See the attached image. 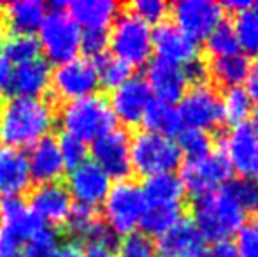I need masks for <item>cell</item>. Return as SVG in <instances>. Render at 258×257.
I'll use <instances>...</instances> for the list:
<instances>
[{"instance_id":"40","label":"cell","mask_w":258,"mask_h":257,"mask_svg":"<svg viewBox=\"0 0 258 257\" xmlns=\"http://www.w3.org/2000/svg\"><path fill=\"white\" fill-rule=\"evenodd\" d=\"M56 141H58V148H60L61 157H63L65 168L74 169V168H78L79 164L88 161V155H90L88 144L83 143L81 139L71 136V134L61 132V136L58 137Z\"/></svg>"},{"instance_id":"56","label":"cell","mask_w":258,"mask_h":257,"mask_svg":"<svg viewBox=\"0 0 258 257\" xmlns=\"http://www.w3.org/2000/svg\"><path fill=\"white\" fill-rule=\"evenodd\" d=\"M0 25H2V6H0Z\"/></svg>"},{"instance_id":"54","label":"cell","mask_w":258,"mask_h":257,"mask_svg":"<svg viewBox=\"0 0 258 257\" xmlns=\"http://www.w3.org/2000/svg\"><path fill=\"white\" fill-rule=\"evenodd\" d=\"M2 46H4V37H2V34H0V53H2Z\"/></svg>"},{"instance_id":"35","label":"cell","mask_w":258,"mask_h":257,"mask_svg":"<svg viewBox=\"0 0 258 257\" xmlns=\"http://www.w3.org/2000/svg\"><path fill=\"white\" fill-rule=\"evenodd\" d=\"M234 201L246 215H258V180L255 176H239L225 185Z\"/></svg>"},{"instance_id":"17","label":"cell","mask_w":258,"mask_h":257,"mask_svg":"<svg viewBox=\"0 0 258 257\" xmlns=\"http://www.w3.org/2000/svg\"><path fill=\"white\" fill-rule=\"evenodd\" d=\"M153 49L156 59L176 65H186L199 57V42L177 28L172 21H162L153 28Z\"/></svg>"},{"instance_id":"47","label":"cell","mask_w":258,"mask_h":257,"mask_svg":"<svg viewBox=\"0 0 258 257\" xmlns=\"http://www.w3.org/2000/svg\"><path fill=\"white\" fill-rule=\"evenodd\" d=\"M246 92L249 93L251 100H258V55L253 65L249 67V74L246 78Z\"/></svg>"},{"instance_id":"49","label":"cell","mask_w":258,"mask_h":257,"mask_svg":"<svg viewBox=\"0 0 258 257\" xmlns=\"http://www.w3.org/2000/svg\"><path fill=\"white\" fill-rule=\"evenodd\" d=\"M85 257H116L112 248L102 247V245H90L85 250Z\"/></svg>"},{"instance_id":"1","label":"cell","mask_w":258,"mask_h":257,"mask_svg":"<svg viewBox=\"0 0 258 257\" xmlns=\"http://www.w3.org/2000/svg\"><path fill=\"white\" fill-rule=\"evenodd\" d=\"M56 124V111L46 97H11L0 115V141L7 146H34L49 136Z\"/></svg>"},{"instance_id":"8","label":"cell","mask_w":258,"mask_h":257,"mask_svg":"<svg viewBox=\"0 0 258 257\" xmlns=\"http://www.w3.org/2000/svg\"><path fill=\"white\" fill-rule=\"evenodd\" d=\"M46 224L30 210L23 197H4L0 201V250L20 252V248Z\"/></svg>"},{"instance_id":"22","label":"cell","mask_w":258,"mask_h":257,"mask_svg":"<svg viewBox=\"0 0 258 257\" xmlns=\"http://www.w3.org/2000/svg\"><path fill=\"white\" fill-rule=\"evenodd\" d=\"M32 185L27 153L0 144V197H21Z\"/></svg>"},{"instance_id":"28","label":"cell","mask_w":258,"mask_h":257,"mask_svg":"<svg viewBox=\"0 0 258 257\" xmlns=\"http://www.w3.org/2000/svg\"><path fill=\"white\" fill-rule=\"evenodd\" d=\"M141 122L144 125V130L165 137L177 136L179 130L183 129V122H181V117L177 113L176 104L158 99L151 100Z\"/></svg>"},{"instance_id":"38","label":"cell","mask_w":258,"mask_h":257,"mask_svg":"<svg viewBox=\"0 0 258 257\" xmlns=\"http://www.w3.org/2000/svg\"><path fill=\"white\" fill-rule=\"evenodd\" d=\"M58 247V234L53 227H42L23 245L20 257H53Z\"/></svg>"},{"instance_id":"12","label":"cell","mask_w":258,"mask_h":257,"mask_svg":"<svg viewBox=\"0 0 258 257\" xmlns=\"http://www.w3.org/2000/svg\"><path fill=\"white\" fill-rule=\"evenodd\" d=\"M92 161L116 182L128 180L132 175L130 134L123 127H114L92 143Z\"/></svg>"},{"instance_id":"15","label":"cell","mask_w":258,"mask_h":257,"mask_svg":"<svg viewBox=\"0 0 258 257\" xmlns=\"http://www.w3.org/2000/svg\"><path fill=\"white\" fill-rule=\"evenodd\" d=\"M65 187L76 204L97 208L111 190V178L93 161H86L71 169Z\"/></svg>"},{"instance_id":"51","label":"cell","mask_w":258,"mask_h":257,"mask_svg":"<svg viewBox=\"0 0 258 257\" xmlns=\"http://www.w3.org/2000/svg\"><path fill=\"white\" fill-rule=\"evenodd\" d=\"M251 115H253V127H255V130L258 132V104L255 108H253V111H251Z\"/></svg>"},{"instance_id":"3","label":"cell","mask_w":258,"mask_h":257,"mask_svg":"<svg viewBox=\"0 0 258 257\" xmlns=\"http://www.w3.org/2000/svg\"><path fill=\"white\" fill-rule=\"evenodd\" d=\"M194 222L206 241L228 240L246 222V213L239 208L227 189H220L194 201Z\"/></svg>"},{"instance_id":"30","label":"cell","mask_w":258,"mask_h":257,"mask_svg":"<svg viewBox=\"0 0 258 257\" xmlns=\"http://www.w3.org/2000/svg\"><path fill=\"white\" fill-rule=\"evenodd\" d=\"M183 219V204L174 206H146L141 219L139 227H143L148 238H160L165 234L172 226H176Z\"/></svg>"},{"instance_id":"39","label":"cell","mask_w":258,"mask_h":257,"mask_svg":"<svg viewBox=\"0 0 258 257\" xmlns=\"http://www.w3.org/2000/svg\"><path fill=\"white\" fill-rule=\"evenodd\" d=\"M116 257H156V245L143 233H132L118 243Z\"/></svg>"},{"instance_id":"34","label":"cell","mask_w":258,"mask_h":257,"mask_svg":"<svg viewBox=\"0 0 258 257\" xmlns=\"http://www.w3.org/2000/svg\"><path fill=\"white\" fill-rule=\"evenodd\" d=\"M97 67V74H99V85L104 88L114 90L121 83L132 76V67L116 59L112 53H104L102 57L93 60Z\"/></svg>"},{"instance_id":"46","label":"cell","mask_w":258,"mask_h":257,"mask_svg":"<svg viewBox=\"0 0 258 257\" xmlns=\"http://www.w3.org/2000/svg\"><path fill=\"white\" fill-rule=\"evenodd\" d=\"M53 257H85V250L78 241H65V243H58L56 250Z\"/></svg>"},{"instance_id":"31","label":"cell","mask_w":258,"mask_h":257,"mask_svg":"<svg viewBox=\"0 0 258 257\" xmlns=\"http://www.w3.org/2000/svg\"><path fill=\"white\" fill-rule=\"evenodd\" d=\"M2 53L11 65H20L39 59L41 46L34 34H11L7 39H4Z\"/></svg>"},{"instance_id":"6","label":"cell","mask_w":258,"mask_h":257,"mask_svg":"<svg viewBox=\"0 0 258 257\" xmlns=\"http://www.w3.org/2000/svg\"><path fill=\"white\" fill-rule=\"evenodd\" d=\"M130 161L132 171L148 178L160 173H174L181 162V151L172 137L139 130L130 137Z\"/></svg>"},{"instance_id":"50","label":"cell","mask_w":258,"mask_h":257,"mask_svg":"<svg viewBox=\"0 0 258 257\" xmlns=\"http://www.w3.org/2000/svg\"><path fill=\"white\" fill-rule=\"evenodd\" d=\"M221 7L230 11V13L237 14V13H241V11L251 9V2H248V0H228V2L221 4Z\"/></svg>"},{"instance_id":"27","label":"cell","mask_w":258,"mask_h":257,"mask_svg":"<svg viewBox=\"0 0 258 257\" xmlns=\"http://www.w3.org/2000/svg\"><path fill=\"white\" fill-rule=\"evenodd\" d=\"M141 190H143L146 206L183 204L184 194H186L179 175L176 173H160V175L148 176Z\"/></svg>"},{"instance_id":"55","label":"cell","mask_w":258,"mask_h":257,"mask_svg":"<svg viewBox=\"0 0 258 257\" xmlns=\"http://www.w3.org/2000/svg\"><path fill=\"white\" fill-rule=\"evenodd\" d=\"M2 108H4V99H2V95H0V115H2Z\"/></svg>"},{"instance_id":"4","label":"cell","mask_w":258,"mask_h":257,"mask_svg":"<svg viewBox=\"0 0 258 257\" xmlns=\"http://www.w3.org/2000/svg\"><path fill=\"white\" fill-rule=\"evenodd\" d=\"M63 7V2L51 4L41 28L37 30L41 52L48 62L56 65L76 59L81 52L83 30Z\"/></svg>"},{"instance_id":"18","label":"cell","mask_w":258,"mask_h":257,"mask_svg":"<svg viewBox=\"0 0 258 257\" xmlns=\"http://www.w3.org/2000/svg\"><path fill=\"white\" fill-rule=\"evenodd\" d=\"M221 153L230 164L232 171L241 173L242 176L253 173L258 155V132L255 127L248 122L234 125L223 137Z\"/></svg>"},{"instance_id":"26","label":"cell","mask_w":258,"mask_h":257,"mask_svg":"<svg viewBox=\"0 0 258 257\" xmlns=\"http://www.w3.org/2000/svg\"><path fill=\"white\" fill-rule=\"evenodd\" d=\"M48 14L42 0H14L2 6V21L13 34H35Z\"/></svg>"},{"instance_id":"7","label":"cell","mask_w":258,"mask_h":257,"mask_svg":"<svg viewBox=\"0 0 258 257\" xmlns=\"http://www.w3.org/2000/svg\"><path fill=\"white\" fill-rule=\"evenodd\" d=\"M146 201L141 187L132 180H123L111 185L102 202L104 224L116 236H128L139 227Z\"/></svg>"},{"instance_id":"25","label":"cell","mask_w":258,"mask_h":257,"mask_svg":"<svg viewBox=\"0 0 258 257\" xmlns=\"http://www.w3.org/2000/svg\"><path fill=\"white\" fill-rule=\"evenodd\" d=\"M65 7L81 30H107L119 14V4L114 0H72Z\"/></svg>"},{"instance_id":"19","label":"cell","mask_w":258,"mask_h":257,"mask_svg":"<svg viewBox=\"0 0 258 257\" xmlns=\"http://www.w3.org/2000/svg\"><path fill=\"white\" fill-rule=\"evenodd\" d=\"M151 88V93L156 95L158 100L176 104L181 100L184 92L188 90V79L184 74L183 65L170 64L162 59H153L148 62L146 78Z\"/></svg>"},{"instance_id":"16","label":"cell","mask_w":258,"mask_h":257,"mask_svg":"<svg viewBox=\"0 0 258 257\" xmlns=\"http://www.w3.org/2000/svg\"><path fill=\"white\" fill-rule=\"evenodd\" d=\"M28 206L44 224L58 226V224L67 222L74 201H72L65 183L53 182L35 185L30 190Z\"/></svg>"},{"instance_id":"43","label":"cell","mask_w":258,"mask_h":257,"mask_svg":"<svg viewBox=\"0 0 258 257\" xmlns=\"http://www.w3.org/2000/svg\"><path fill=\"white\" fill-rule=\"evenodd\" d=\"M109 46L107 30H85L81 35V49L85 52L86 59H99L105 53Z\"/></svg>"},{"instance_id":"42","label":"cell","mask_w":258,"mask_h":257,"mask_svg":"<svg viewBox=\"0 0 258 257\" xmlns=\"http://www.w3.org/2000/svg\"><path fill=\"white\" fill-rule=\"evenodd\" d=\"M234 245L239 257H258V219L242 224Z\"/></svg>"},{"instance_id":"48","label":"cell","mask_w":258,"mask_h":257,"mask_svg":"<svg viewBox=\"0 0 258 257\" xmlns=\"http://www.w3.org/2000/svg\"><path fill=\"white\" fill-rule=\"evenodd\" d=\"M11 71H13V65L7 62L4 57H0V90H7L11 79Z\"/></svg>"},{"instance_id":"57","label":"cell","mask_w":258,"mask_h":257,"mask_svg":"<svg viewBox=\"0 0 258 257\" xmlns=\"http://www.w3.org/2000/svg\"><path fill=\"white\" fill-rule=\"evenodd\" d=\"M162 257H170V255H162Z\"/></svg>"},{"instance_id":"9","label":"cell","mask_w":258,"mask_h":257,"mask_svg":"<svg viewBox=\"0 0 258 257\" xmlns=\"http://www.w3.org/2000/svg\"><path fill=\"white\" fill-rule=\"evenodd\" d=\"M177 113L183 125L204 132L218 129L225 122L220 92L207 81L191 85V88L184 92L177 106Z\"/></svg>"},{"instance_id":"14","label":"cell","mask_w":258,"mask_h":257,"mask_svg":"<svg viewBox=\"0 0 258 257\" xmlns=\"http://www.w3.org/2000/svg\"><path fill=\"white\" fill-rule=\"evenodd\" d=\"M151 100L153 93L146 79L143 76H130L125 83L112 90L109 106L116 120L126 127H132L143 120Z\"/></svg>"},{"instance_id":"23","label":"cell","mask_w":258,"mask_h":257,"mask_svg":"<svg viewBox=\"0 0 258 257\" xmlns=\"http://www.w3.org/2000/svg\"><path fill=\"white\" fill-rule=\"evenodd\" d=\"M51 65L46 59H35L30 62L14 65L7 90L11 97H42L51 81Z\"/></svg>"},{"instance_id":"41","label":"cell","mask_w":258,"mask_h":257,"mask_svg":"<svg viewBox=\"0 0 258 257\" xmlns=\"http://www.w3.org/2000/svg\"><path fill=\"white\" fill-rule=\"evenodd\" d=\"M169 4L163 0H136L130 4V11L146 21L148 25L151 23H162L165 21V16L169 14Z\"/></svg>"},{"instance_id":"5","label":"cell","mask_w":258,"mask_h":257,"mask_svg":"<svg viewBox=\"0 0 258 257\" xmlns=\"http://www.w3.org/2000/svg\"><path fill=\"white\" fill-rule=\"evenodd\" d=\"M112 55L130 67L146 65L153 53V28L130 9L119 11L109 32Z\"/></svg>"},{"instance_id":"32","label":"cell","mask_w":258,"mask_h":257,"mask_svg":"<svg viewBox=\"0 0 258 257\" xmlns=\"http://www.w3.org/2000/svg\"><path fill=\"white\" fill-rule=\"evenodd\" d=\"M221 108H223V120H227L234 127V125L244 124L246 118L251 115L253 100L246 88L234 86L221 95Z\"/></svg>"},{"instance_id":"29","label":"cell","mask_w":258,"mask_h":257,"mask_svg":"<svg viewBox=\"0 0 258 257\" xmlns=\"http://www.w3.org/2000/svg\"><path fill=\"white\" fill-rule=\"evenodd\" d=\"M249 59L244 53H237L232 57H221V59H211L207 72L213 76V79L221 86L234 88L246 83L249 74Z\"/></svg>"},{"instance_id":"20","label":"cell","mask_w":258,"mask_h":257,"mask_svg":"<svg viewBox=\"0 0 258 257\" xmlns=\"http://www.w3.org/2000/svg\"><path fill=\"white\" fill-rule=\"evenodd\" d=\"M27 162L32 182H35L37 185L60 182L65 169H67L63 157L60 153V148H58V141L53 136L42 137L34 146H30Z\"/></svg>"},{"instance_id":"10","label":"cell","mask_w":258,"mask_h":257,"mask_svg":"<svg viewBox=\"0 0 258 257\" xmlns=\"http://www.w3.org/2000/svg\"><path fill=\"white\" fill-rule=\"evenodd\" d=\"M232 176V168L221 151H211L201 159L186 161L181 169V183L184 192L194 199L223 189Z\"/></svg>"},{"instance_id":"2","label":"cell","mask_w":258,"mask_h":257,"mask_svg":"<svg viewBox=\"0 0 258 257\" xmlns=\"http://www.w3.org/2000/svg\"><path fill=\"white\" fill-rule=\"evenodd\" d=\"M56 120L65 134L78 137L83 143H93L116 127L109 100L100 93L63 102L56 113Z\"/></svg>"},{"instance_id":"24","label":"cell","mask_w":258,"mask_h":257,"mask_svg":"<svg viewBox=\"0 0 258 257\" xmlns=\"http://www.w3.org/2000/svg\"><path fill=\"white\" fill-rule=\"evenodd\" d=\"M162 255L199 257L206 248V238L191 219H181L165 234L158 238Z\"/></svg>"},{"instance_id":"44","label":"cell","mask_w":258,"mask_h":257,"mask_svg":"<svg viewBox=\"0 0 258 257\" xmlns=\"http://www.w3.org/2000/svg\"><path fill=\"white\" fill-rule=\"evenodd\" d=\"M199 257H239V254L235 250L234 241L221 240V241H211L209 245H206V248Z\"/></svg>"},{"instance_id":"45","label":"cell","mask_w":258,"mask_h":257,"mask_svg":"<svg viewBox=\"0 0 258 257\" xmlns=\"http://www.w3.org/2000/svg\"><path fill=\"white\" fill-rule=\"evenodd\" d=\"M184 74H186L188 83L191 85H197V83H204L206 81V74H207V65L202 62L201 59L194 60V62L183 65Z\"/></svg>"},{"instance_id":"53","label":"cell","mask_w":258,"mask_h":257,"mask_svg":"<svg viewBox=\"0 0 258 257\" xmlns=\"http://www.w3.org/2000/svg\"><path fill=\"white\" fill-rule=\"evenodd\" d=\"M253 173H255V178L258 180V155H256V161H255V168H253Z\"/></svg>"},{"instance_id":"11","label":"cell","mask_w":258,"mask_h":257,"mask_svg":"<svg viewBox=\"0 0 258 257\" xmlns=\"http://www.w3.org/2000/svg\"><path fill=\"white\" fill-rule=\"evenodd\" d=\"M99 74H97L95 62L86 57H76L69 62L58 64L51 71V88L56 100L81 99V97L97 93L99 88Z\"/></svg>"},{"instance_id":"21","label":"cell","mask_w":258,"mask_h":257,"mask_svg":"<svg viewBox=\"0 0 258 257\" xmlns=\"http://www.w3.org/2000/svg\"><path fill=\"white\" fill-rule=\"evenodd\" d=\"M65 226L72 236V241L85 240L90 241V245H102L109 248L116 245L118 236L104 224V220L97 213V208L74 204Z\"/></svg>"},{"instance_id":"36","label":"cell","mask_w":258,"mask_h":257,"mask_svg":"<svg viewBox=\"0 0 258 257\" xmlns=\"http://www.w3.org/2000/svg\"><path fill=\"white\" fill-rule=\"evenodd\" d=\"M206 49L213 59L221 57H232L241 53L237 37L234 34V28L230 23H221L206 37Z\"/></svg>"},{"instance_id":"52","label":"cell","mask_w":258,"mask_h":257,"mask_svg":"<svg viewBox=\"0 0 258 257\" xmlns=\"http://www.w3.org/2000/svg\"><path fill=\"white\" fill-rule=\"evenodd\" d=\"M251 11H253V14L258 18V2H255V4H251Z\"/></svg>"},{"instance_id":"33","label":"cell","mask_w":258,"mask_h":257,"mask_svg":"<svg viewBox=\"0 0 258 257\" xmlns=\"http://www.w3.org/2000/svg\"><path fill=\"white\" fill-rule=\"evenodd\" d=\"M232 28L237 37L241 53H244L246 57L258 55V18L253 14V11L246 9L235 14Z\"/></svg>"},{"instance_id":"13","label":"cell","mask_w":258,"mask_h":257,"mask_svg":"<svg viewBox=\"0 0 258 257\" xmlns=\"http://www.w3.org/2000/svg\"><path fill=\"white\" fill-rule=\"evenodd\" d=\"M172 18L177 28L199 42L223 23L225 9L214 0H179L172 6Z\"/></svg>"},{"instance_id":"37","label":"cell","mask_w":258,"mask_h":257,"mask_svg":"<svg viewBox=\"0 0 258 257\" xmlns=\"http://www.w3.org/2000/svg\"><path fill=\"white\" fill-rule=\"evenodd\" d=\"M176 144H177V148H179L181 155L184 153L188 157V161H194V159H201V157H204V155L211 153L213 139H211L209 132L184 127L177 134Z\"/></svg>"}]
</instances>
